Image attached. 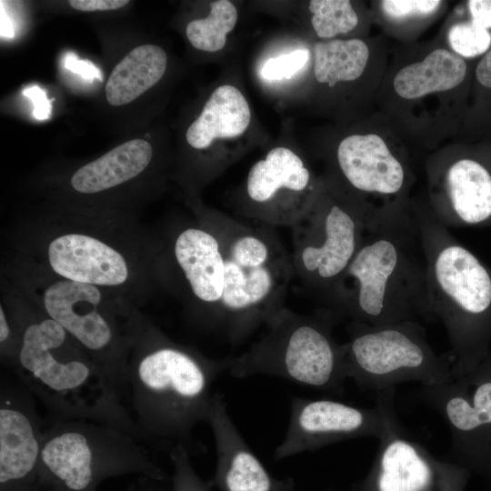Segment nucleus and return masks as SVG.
<instances>
[{"label":"nucleus","mask_w":491,"mask_h":491,"mask_svg":"<svg viewBox=\"0 0 491 491\" xmlns=\"http://www.w3.org/2000/svg\"><path fill=\"white\" fill-rule=\"evenodd\" d=\"M369 57L367 45L360 39L319 42L314 47L316 79L330 86L361 76Z\"/></svg>","instance_id":"nucleus-25"},{"label":"nucleus","mask_w":491,"mask_h":491,"mask_svg":"<svg viewBox=\"0 0 491 491\" xmlns=\"http://www.w3.org/2000/svg\"><path fill=\"white\" fill-rule=\"evenodd\" d=\"M441 1L436 0H385L381 2L384 13L394 19L435 12Z\"/></svg>","instance_id":"nucleus-31"},{"label":"nucleus","mask_w":491,"mask_h":491,"mask_svg":"<svg viewBox=\"0 0 491 491\" xmlns=\"http://www.w3.org/2000/svg\"><path fill=\"white\" fill-rule=\"evenodd\" d=\"M225 259V286L215 326L238 345L278 310L295 276L291 254L272 226L205 214Z\"/></svg>","instance_id":"nucleus-5"},{"label":"nucleus","mask_w":491,"mask_h":491,"mask_svg":"<svg viewBox=\"0 0 491 491\" xmlns=\"http://www.w3.org/2000/svg\"><path fill=\"white\" fill-rule=\"evenodd\" d=\"M64 66L87 80H92L94 78L99 80L103 79L100 70L92 62L88 60H80L72 53L66 54L65 56Z\"/></svg>","instance_id":"nucleus-32"},{"label":"nucleus","mask_w":491,"mask_h":491,"mask_svg":"<svg viewBox=\"0 0 491 491\" xmlns=\"http://www.w3.org/2000/svg\"><path fill=\"white\" fill-rule=\"evenodd\" d=\"M24 95L34 104L33 115L38 120L47 119L51 114L52 105L45 92L37 85L24 90Z\"/></svg>","instance_id":"nucleus-33"},{"label":"nucleus","mask_w":491,"mask_h":491,"mask_svg":"<svg viewBox=\"0 0 491 491\" xmlns=\"http://www.w3.org/2000/svg\"><path fill=\"white\" fill-rule=\"evenodd\" d=\"M129 4L128 0H71L69 5L75 10L93 12L115 10Z\"/></svg>","instance_id":"nucleus-34"},{"label":"nucleus","mask_w":491,"mask_h":491,"mask_svg":"<svg viewBox=\"0 0 491 491\" xmlns=\"http://www.w3.org/2000/svg\"><path fill=\"white\" fill-rule=\"evenodd\" d=\"M165 52L157 45H144L131 50L112 70L105 84V96L115 106L131 103L164 75Z\"/></svg>","instance_id":"nucleus-23"},{"label":"nucleus","mask_w":491,"mask_h":491,"mask_svg":"<svg viewBox=\"0 0 491 491\" xmlns=\"http://www.w3.org/2000/svg\"><path fill=\"white\" fill-rule=\"evenodd\" d=\"M301 157L285 146L272 148L250 168L246 183L245 215L268 226L296 225L317 195Z\"/></svg>","instance_id":"nucleus-14"},{"label":"nucleus","mask_w":491,"mask_h":491,"mask_svg":"<svg viewBox=\"0 0 491 491\" xmlns=\"http://www.w3.org/2000/svg\"><path fill=\"white\" fill-rule=\"evenodd\" d=\"M309 10L312 26L320 38L347 33L358 23L357 15L347 0H312Z\"/></svg>","instance_id":"nucleus-27"},{"label":"nucleus","mask_w":491,"mask_h":491,"mask_svg":"<svg viewBox=\"0 0 491 491\" xmlns=\"http://www.w3.org/2000/svg\"><path fill=\"white\" fill-rule=\"evenodd\" d=\"M341 174L356 191L381 196L401 194L406 170L377 135H352L344 138L336 152Z\"/></svg>","instance_id":"nucleus-20"},{"label":"nucleus","mask_w":491,"mask_h":491,"mask_svg":"<svg viewBox=\"0 0 491 491\" xmlns=\"http://www.w3.org/2000/svg\"><path fill=\"white\" fill-rule=\"evenodd\" d=\"M429 209V208H428ZM432 215L447 227H491V168L463 157L446 169Z\"/></svg>","instance_id":"nucleus-19"},{"label":"nucleus","mask_w":491,"mask_h":491,"mask_svg":"<svg viewBox=\"0 0 491 491\" xmlns=\"http://www.w3.org/2000/svg\"><path fill=\"white\" fill-rule=\"evenodd\" d=\"M465 60L456 53L438 48L423 61L410 64L396 75L393 85L398 95L414 99L427 94L450 90L466 77Z\"/></svg>","instance_id":"nucleus-24"},{"label":"nucleus","mask_w":491,"mask_h":491,"mask_svg":"<svg viewBox=\"0 0 491 491\" xmlns=\"http://www.w3.org/2000/svg\"><path fill=\"white\" fill-rule=\"evenodd\" d=\"M14 25L11 17L7 15L3 2L1 1V37L11 38L14 36Z\"/></svg>","instance_id":"nucleus-38"},{"label":"nucleus","mask_w":491,"mask_h":491,"mask_svg":"<svg viewBox=\"0 0 491 491\" xmlns=\"http://www.w3.org/2000/svg\"><path fill=\"white\" fill-rule=\"evenodd\" d=\"M376 394L373 408L328 398L293 397L286 432L275 449L274 459L282 460L348 439H379L397 415L395 388Z\"/></svg>","instance_id":"nucleus-12"},{"label":"nucleus","mask_w":491,"mask_h":491,"mask_svg":"<svg viewBox=\"0 0 491 491\" xmlns=\"http://www.w3.org/2000/svg\"><path fill=\"white\" fill-rule=\"evenodd\" d=\"M448 40L456 55L474 57L488 50L491 34L470 21L454 25L449 30Z\"/></svg>","instance_id":"nucleus-29"},{"label":"nucleus","mask_w":491,"mask_h":491,"mask_svg":"<svg viewBox=\"0 0 491 491\" xmlns=\"http://www.w3.org/2000/svg\"><path fill=\"white\" fill-rule=\"evenodd\" d=\"M180 231L173 254L205 320L215 325L225 286V259L218 239L202 222Z\"/></svg>","instance_id":"nucleus-18"},{"label":"nucleus","mask_w":491,"mask_h":491,"mask_svg":"<svg viewBox=\"0 0 491 491\" xmlns=\"http://www.w3.org/2000/svg\"><path fill=\"white\" fill-rule=\"evenodd\" d=\"M14 321L20 342L11 371L42 403L52 424L105 423L147 442L105 369L57 322L44 314H20Z\"/></svg>","instance_id":"nucleus-2"},{"label":"nucleus","mask_w":491,"mask_h":491,"mask_svg":"<svg viewBox=\"0 0 491 491\" xmlns=\"http://www.w3.org/2000/svg\"><path fill=\"white\" fill-rule=\"evenodd\" d=\"M374 216L356 201L317 195L292 227L295 276L321 307L334 314L344 276Z\"/></svg>","instance_id":"nucleus-8"},{"label":"nucleus","mask_w":491,"mask_h":491,"mask_svg":"<svg viewBox=\"0 0 491 491\" xmlns=\"http://www.w3.org/2000/svg\"><path fill=\"white\" fill-rule=\"evenodd\" d=\"M250 121L251 110L244 95L233 85H222L212 92L185 138L193 148L205 149L215 139L241 135Z\"/></svg>","instance_id":"nucleus-21"},{"label":"nucleus","mask_w":491,"mask_h":491,"mask_svg":"<svg viewBox=\"0 0 491 491\" xmlns=\"http://www.w3.org/2000/svg\"><path fill=\"white\" fill-rule=\"evenodd\" d=\"M237 17V10L232 2L214 1L206 17L188 23L185 35L195 48L217 52L225 47L226 36L235 28Z\"/></svg>","instance_id":"nucleus-26"},{"label":"nucleus","mask_w":491,"mask_h":491,"mask_svg":"<svg viewBox=\"0 0 491 491\" xmlns=\"http://www.w3.org/2000/svg\"><path fill=\"white\" fill-rule=\"evenodd\" d=\"M467 5L471 22L486 30L491 28V0H470Z\"/></svg>","instance_id":"nucleus-35"},{"label":"nucleus","mask_w":491,"mask_h":491,"mask_svg":"<svg viewBox=\"0 0 491 491\" xmlns=\"http://www.w3.org/2000/svg\"><path fill=\"white\" fill-rule=\"evenodd\" d=\"M378 440L359 491H464L470 472L453 461L437 459L411 439L397 416Z\"/></svg>","instance_id":"nucleus-13"},{"label":"nucleus","mask_w":491,"mask_h":491,"mask_svg":"<svg viewBox=\"0 0 491 491\" xmlns=\"http://www.w3.org/2000/svg\"><path fill=\"white\" fill-rule=\"evenodd\" d=\"M139 441L110 424L53 423L44 431L36 483L54 491H96L103 481L124 475L168 481Z\"/></svg>","instance_id":"nucleus-7"},{"label":"nucleus","mask_w":491,"mask_h":491,"mask_svg":"<svg viewBox=\"0 0 491 491\" xmlns=\"http://www.w3.org/2000/svg\"><path fill=\"white\" fill-rule=\"evenodd\" d=\"M338 319L324 307L301 315L284 306L266 322L257 341L232 357L228 373L236 378L273 376L342 396L347 376L344 345L333 336Z\"/></svg>","instance_id":"nucleus-6"},{"label":"nucleus","mask_w":491,"mask_h":491,"mask_svg":"<svg viewBox=\"0 0 491 491\" xmlns=\"http://www.w3.org/2000/svg\"><path fill=\"white\" fill-rule=\"evenodd\" d=\"M426 263L429 321L446 329L454 378L491 353V267L462 245L428 208H412Z\"/></svg>","instance_id":"nucleus-4"},{"label":"nucleus","mask_w":491,"mask_h":491,"mask_svg":"<svg viewBox=\"0 0 491 491\" xmlns=\"http://www.w3.org/2000/svg\"><path fill=\"white\" fill-rule=\"evenodd\" d=\"M25 491H54V490L35 483L34 486L25 489Z\"/></svg>","instance_id":"nucleus-39"},{"label":"nucleus","mask_w":491,"mask_h":491,"mask_svg":"<svg viewBox=\"0 0 491 491\" xmlns=\"http://www.w3.org/2000/svg\"><path fill=\"white\" fill-rule=\"evenodd\" d=\"M205 422L213 432L219 491H295L292 478L273 476L249 447L228 414L224 395L214 392Z\"/></svg>","instance_id":"nucleus-16"},{"label":"nucleus","mask_w":491,"mask_h":491,"mask_svg":"<svg viewBox=\"0 0 491 491\" xmlns=\"http://www.w3.org/2000/svg\"><path fill=\"white\" fill-rule=\"evenodd\" d=\"M343 343L347 378L363 390L381 392L404 382L422 386L454 380L450 356L436 354L418 321L382 326L349 322Z\"/></svg>","instance_id":"nucleus-9"},{"label":"nucleus","mask_w":491,"mask_h":491,"mask_svg":"<svg viewBox=\"0 0 491 491\" xmlns=\"http://www.w3.org/2000/svg\"><path fill=\"white\" fill-rule=\"evenodd\" d=\"M49 266L61 278L98 287H118L130 277L125 256L98 236L81 232L56 235L48 244Z\"/></svg>","instance_id":"nucleus-17"},{"label":"nucleus","mask_w":491,"mask_h":491,"mask_svg":"<svg viewBox=\"0 0 491 491\" xmlns=\"http://www.w3.org/2000/svg\"><path fill=\"white\" fill-rule=\"evenodd\" d=\"M231 360L206 357L144 323L129 355L125 394L146 441L169 450L181 444L190 454L199 453L193 431L205 421L213 384Z\"/></svg>","instance_id":"nucleus-1"},{"label":"nucleus","mask_w":491,"mask_h":491,"mask_svg":"<svg viewBox=\"0 0 491 491\" xmlns=\"http://www.w3.org/2000/svg\"><path fill=\"white\" fill-rule=\"evenodd\" d=\"M42 306L45 316L96 358L120 395L125 394L127 362L141 319L110 307L100 287L64 278L45 289Z\"/></svg>","instance_id":"nucleus-10"},{"label":"nucleus","mask_w":491,"mask_h":491,"mask_svg":"<svg viewBox=\"0 0 491 491\" xmlns=\"http://www.w3.org/2000/svg\"><path fill=\"white\" fill-rule=\"evenodd\" d=\"M35 397L15 376L0 381V491H25L37 481L44 431Z\"/></svg>","instance_id":"nucleus-15"},{"label":"nucleus","mask_w":491,"mask_h":491,"mask_svg":"<svg viewBox=\"0 0 491 491\" xmlns=\"http://www.w3.org/2000/svg\"><path fill=\"white\" fill-rule=\"evenodd\" d=\"M421 392L448 426L451 461L491 479V353L474 371Z\"/></svg>","instance_id":"nucleus-11"},{"label":"nucleus","mask_w":491,"mask_h":491,"mask_svg":"<svg viewBox=\"0 0 491 491\" xmlns=\"http://www.w3.org/2000/svg\"><path fill=\"white\" fill-rule=\"evenodd\" d=\"M128 491H169L167 481H158L152 478L139 476L133 483Z\"/></svg>","instance_id":"nucleus-37"},{"label":"nucleus","mask_w":491,"mask_h":491,"mask_svg":"<svg viewBox=\"0 0 491 491\" xmlns=\"http://www.w3.org/2000/svg\"><path fill=\"white\" fill-rule=\"evenodd\" d=\"M335 314L370 326L429 321L426 263L413 209L372 218L342 280Z\"/></svg>","instance_id":"nucleus-3"},{"label":"nucleus","mask_w":491,"mask_h":491,"mask_svg":"<svg viewBox=\"0 0 491 491\" xmlns=\"http://www.w3.org/2000/svg\"><path fill=\"white\" fill-rule=\"evenodd\" d=\"M153 155L151 145L142 139L125 142L83 165L70 183L78 193L95 194L119 185L141 174Z\"/></svg>","instance_id":"nucleus-22"},{"label":"nucleus","mask_w":491,"mask_h":491,"mask_svg":"<svg viewBox=\"0 0 491 491\" xmlns=\"http://www.w3.org/2000/svg\"><path fill=\"white\" fill-rule=\"evenodd\" d=\"M476 77L480 85L491 89V48L477 64Z\"/></svg>","instance_id":"nucleus-36"},{"label":"nucleus","mask_w":491,"mask_h":491,"mask_svg":"<svg viewBox=\"0 0 491 491\" xmlns=\"http://www.w3.org/2000/svg\"><path fill=\"white\" fill-rule=\"evenodd\" d=\"M309 52L297 49L268 59L261 69V75L266 80L287 79L299 72L307 63Z\"/></svg>","instance_id":"nucleus-30"},{"label":"nucleus","mask_w":491,"mask_h":491,"mask_svg":"<svg viewBox=\"0 0 491 491\" xmlns=\"http://www.w3.org/2000/svg\"><path fill=\"white\" fill-rule=\"evenodd\" d=\"M190 453L181 444L169 450L173 466L171 491H211L215 486L212 479L203 480L190 460Z\"/></svg>","instance_id":"nucleus-28"}]
</instances>
